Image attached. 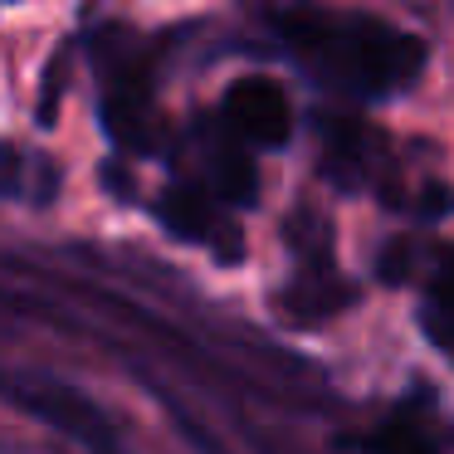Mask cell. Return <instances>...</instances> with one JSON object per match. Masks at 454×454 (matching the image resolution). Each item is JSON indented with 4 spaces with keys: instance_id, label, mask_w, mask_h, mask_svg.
I'll list each match as a JSON object with an SVG mask.
<instances>
[{
    "instance_id": "6da1fadb",
    "label": "cell",
    "mask_w": 454,
    "mask_h": 454,
    "mask_svg": "<svg viewBox=\"0 0 454 454\" xmlns=\"http://www.w3.org/2000/svg\"><path fill=\"white\" fill-rule=\"evenodd\" d=\"M278 44L298 69H308L323 89L342 98H395L425 74V40L415 30L366 11H323V5H288L269 11Z\"/></svg>"
},
{
    "instance_id": "7a4b0ae2",
    "label": "cell",
    "mask_w": 454,
    "mask_h": 454,
    "mask_svg": "<svg viewBox=\"0 0 454 454\" xmlns=\"http://www.w3.org/2000/svg\"><path fill=\"white\" fill-rule=\"evenodd\" d=\"M93 74H98V118L103 132L128 157H152L161 147L157 128V54L142 35L103 25L89 35Z\"/></svg>"
},
{
    "instance_id": "3957f363",
    "label": "cell",
    "mask_w": 454,
    "mask_h": 454,
    "mask_svg": "<svg viewBox=\"0 0 454 454\" xmlns=\"http://www.w3.org/2000/svg\"><path fill=\"white\" fill-rule=\"evenodd\" d=\"M284 245L294 254V269H288V284L278 288L274 308L284 323L294 327H317L327 317L347 313L356 303V284L342 274L333 254V225L317 215L313 206H298L294 215L284 220Z\"/></svg>"
},
{
    "instance_id": "277c9868",
    "label": "cell",
    "mask_w": 454,
    "mask_h": 454,
    "mask_svg": "<svg viewBox=\"0 0 454 454\" xmlns=\"http://www.w3.org/2000/svg\"><path fill=\"white\" fill-rule=\"evenodd\" d=\"M313 142H317V171L337 191H376L391 206H405V186L395 181L391 142L372 122L337 108L313 113Z\"/></svg>"
},
{
    "instance_id": "5b68a950",
    "label": "cell",
    "mask_w": 454,
    "mask_h": 454,
    "mask_svg": "<svg viewBox=\"0 0 454 454\" xmlns=\"http://www.w3.org/2000/svg\"><path fill=\"white\" fill-rule=\"evenodd\" d=\"M152 215L181 245H200L220 259V264H239L245 259V235H239L235 215L210 196L206 186H196L191 176H171L152 200Z\"/></svg>"
},
{
    "instance_id": "8992f818",
    "label": "cell",
    "mask_w": 454,
    "mask_h": 454,
    "mask_svg": "<svg viewBox=\"0 0 454 454\" xmlns=\"http://www.w3.org/2000/svg\"><path fill=\"white\" fill-rule=\"evenodd\" d=\"M186 157H191V171H181V176L206 186L225 210H239V206H254L259 200L254 157H249V147H239V142L220 128L215 113L186 128Z\"/></svg>"
},
{
    "instance_id": "52a82bcc",
    "label": "cell",
    "mask_w": 454,
    "mask_h": 454,
    "mask_svg": "<svg viewBox=\"0 0 454 454\" xmlns=\"http://www.w3.org/2000/svg\"><path fill=\"white\" fill-rule=\"evenodd\" d=\"M215 118L249 152H278L294 137V103H288V93L274 79H259V74L230 83Z\"/></svg>"
},
{
    "instance_id": "ba28073f",
    "label": "cell",
    "mask_w": 454,
    "mask_h": 454,
    "mask_svg": "<svg viewBox=\"0 0 454 454\" xmlns=\"http://www.w3.org/2000/svg\"><path fill=\"white\" fill-rule=\"evenodd\" d=\"M356 444H362V454H444L434 405L425 391H411L401 405H391Z\"/></svg>"
},
{
    "instance_id": "9c48e42d",
    "label": "cell",
    "mask_w": 454,
    "mask_h": 454,
    "mask_svg": "<svg viewBox=\"0 0 454 454\" xmlns=\"http://www.w3.org/2000/svg\"><path fill=\"white\" fill-rule=\"evenodd\" d=\"M420 327L444 356H454V245H430L420 269Z\"/></svg>"
},
{
    "instance_id": "30bf717a",
    "label": "cell",
    "mask_w": 454,
    "mask_h": 454,
    "mask_svg": "<svg viewBox=\"0 0 454 454\" xmlns=\"http://www.w3.org/2000/svg\"><path fill=\"white\" fill-rule=\"evenodd\" d=\"M59 196V167L50 157H35L20 142H0V200H30L50 206Z\"/></svg>"
},
{
    "instance_id": "8fae6325",
    "label": "cell",
    "mask_w": 454,
    "mask_h": 454,
    "mask_svg": "<svg viewBox=\"0 0 454 454\" xmlns=\"http://www.w3.org/2000/svg\"><path fill=\"white\" fill-rule=\"evenodd\" d=\"M64 59L69 54H54L50 74H44V93H40V122L50 128L54 118H59V93H64Z\"/></svg>"
}]
</instances>
